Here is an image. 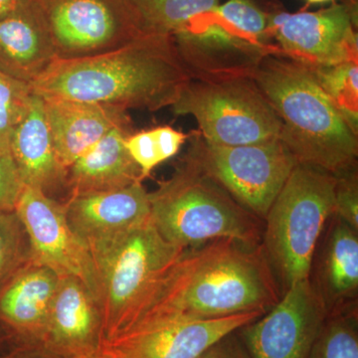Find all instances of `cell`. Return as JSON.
Masks as SVG:
<instances>
[{"mask_svg": "<svg viewBox=\"0 0 358 358\" xmlns=\"http://www.w3.org/2000/svg\"><path fill=\"white\" fill-rule=\"evenodd\" d=\"M281 296L262 245L213 240L183 252L131 329L159 320L266 313Z\"/></svg>", "mask_w": 358, "mask_h": 358, "instance_id": "cell-1", "label": "cell"}, {"mask_svg": "<svg viewBox=\"0 0 358 358\" xmlns=\"http://www.w3.org/2000/svg\"><path fill=\"white\" fill-rule=\"evenodd\" d=\"M190 80L173 36L145 33L100 55L57 59L30 87L44 98L157 112L171 107Z\"/></svg>", "mask_w": 358, "mask_h": 358, "instance_id": "cell-2", "label": "cell"}, {"mask_svg": "<svg viewBox=\"0 0 358 358\" xmlns=\"http://www.w3.org/2000/svg\"><path fill=\"white\" fill-rule=\"evenodd\" d=\"M251 78L279 117L280 140L299 164L333 174L357 166V134L307 66L268 54Z\"/></svg>", "mask_w": 358, "mask_h": 358, "instance_id": "cell-3", "label": "cell"}, {"mask_svg": "<svg viewBox=\"0 0 358 358\" xmlns=\"http://www.w3.org/2000/svg\"><path fill=\"white\" fill-rule=\"evenodd\" d=\"M148 199L150 221L174 246L193 248L217 239L262 243L264 220L238 203L189 152Z\"/></svg>", "mask_w": 358, "mask_h": 358, "instance_id": "cell-4", "label": "cell"}, {"mask_svg": "<svg viewBox=\"0 0 358 358\" xmlns=\"http://www.w3.org/2000/svg\"><path fill=\"white\" fill-rule=\"evenodd\" d=\"M89 249L106 343L134 326L186 250L166 241L150 220Z\"/></svg>", "mask_w": 358, "mask_h": 358, "instance_id": "cell-5", "label": "cell"}, {"mask_svg": "<svg viewBox=\"0 0 358 358\" xmlns=\"http://www.w3.org/2000/svg\"><path fill=\"white\" fill-rule=\"evenodd\" d=\"M334 174L298 164L264 219L262 248L281 294L308 279L315 250L334 214Z\"/></svg>", "mask_w": 358, "mask_h": 358, "instance_id": "cell-6", "label": "cell"}, {"mask_svg": "<svg viewBox=\"0 0 358 358\" xmlns=\"http://www.w3.org/2000/svg\"><path fill=\"white\" fill-rule=\"evenodd\" d=\"M192 79L251 77L268 54V14L251 0H227L171 35Z\"/></svg>", "mask_w": 358, "mask_h": 358, "instance_id": "cell-7", "label": "cell"}, {"mask_svg": "<svg viewBox=\"0 0 358 358\" xmlns=\"http://www.w3.org/2000/svg\"><path fill=\"white\" fill-rule=\"evenodd\" d=\"M171 110L196 120L204 141L246 145L280 138L282 124L251 77L192 79Z\"/></svg>", "mask_w": 358, "mask_h": 358, "instance_id": "cell-8", "label": "cell"}, {"mask_svg": "<svg viewBox=\"0 0 358 358\" xmlns=\"http://www.w3.org/2000/svg\"><path fill=\"white\" fill-rule=\"evenodd\" d=\"M188 152L238 203L262 220L299 164L280 138L229 147L208 143L199 134Z\"/></svg>", "mask_w": 358, "mask_h": 358, "instance_id": "cell-9", "label": "cell"}, {"mask_svg": "<svg viewBox=\"0 0 358 358\" xmlns=\"http://www.w3.org/2000/svg\"><path fill=\"white\" fill-rule=\"evenodd\" d=\"M61 60L92 57L145 34L131 0H31Z\"/></svg>", "mask_w": 358, "mask_h": 358, "instance_id": "cell-10", "label": "cell"}, {"mask_svg": "<svg viewBox=\"0 0 358 358\" xmlns=\"http://www.w3.org/2000/svg\"><path fill=\"white\" fill-rule=\"evenodd\" d=\"M268 31L280 54L307 67L357 60L355 14L346 3L313 13L268 15Z\"/></svg>", "mask_w": 358, "mask_h": 358, "instance_id": "cell-11", "label": "cell"}, {"mask_svg": "<svg viewBox=\"0 0 358 358\" xmlns=\"http://www.w3.org/2000/svg\"><path fill=\"white\" fill-rule=\"evenodd\" d=\"M14 210L24 226L32 262L51 268L59 277L78 278L96 298L91 252L71 228L63 202L23 185Z\"/></svg>", "mask_w": 358, "mask_h": 358, "instance_id": "cell-12", "label": "cell"}, {"mask_svg": "<svg viewBox=\"0 0 358 358\" xmlns=\"http://www.w3.org/2000/svg\"><path fill=\"white\" fill-rule=\"evenodd\" d=\"M326 317L308 278L294 284L274 307L236 333L250 358H308Z\"/></svg>", "mask_w": 358, "mask_h": 358, "instance_id": "cell-13", "label": "cell"}, {"mask_svg": "<svg viewBox=\"0 0 358 358\" xmlns=\"http://www.w3.org/2000/svg\"><path fill=\"white\" fill-rule=\"evenodd\" d=\"M263 315L252 312L208 320H154L106 343L103 350L112 358H199L219 339Z\"/></svg>", "mask_w": 358, "mask_h": 358, "instance_id": "cell-14", "label": "cell"}, {"mask_svg": "<svg viewBox=\"0 0 358 358\" xmlns=\"http://www.w3.org/2000/svg\"><path fill=\"white\" fill-rule=\"evenodd\" d=\"M105 345L102 313L95 294L78 278L60 277L44 348L62 358H87L102 352Z\"/></svg>", "mask_w": 358, "mask_h": 358, "instance_id": "cell-15", "label": "cell"}, {"mask_svg": "<svg viewBox=\"0 0 358 358\" xmlns=\"http://www.w3.org/2000/svg\"><path fill=\"white\" fill-rule=\"evenodd\" d=\"M320 237L310 281L327 315L357 310L358 231L331 216Z\"/></svg>", "mask_w": 358, "mask_h": 358, "instance_id": "cell-16", "label": "cell"}, {"mask_svg": "<svg viewBox=\"0 0 358 358\" xmlns=\"http://www.w3.org/2000/svg\"><path fill=\"white\" fill-rule=\"evenodd\" d=\"M59 280L53 270L30 260L0 288V327L14 343L43 346Z\"/></svg>", "mask_w": 358, "mask_h": 358, "instance_id": "cell-17", "label": "cell"}, {"mask_svg": "<svg viewBox=\"0 0 358 358\" xmlns=\"http://www.w3.org/2000/svg\"><path fill=\"white\" fill-rule=\"evenodd\" d=\"M66 217L87 246L150 220L148 192L141 181L113 192L68 197Z\"/></svg>", "mask_w": 358, "mask_h": 358, "instance_id": "cell-18", "label": "cell"}, {"mask_svg": "<svg viewBox=\"0 0 358 358\" xmlns=\"http://www.w3.org/2000/svg\"><path fill=\"white\" fill-rule=\"evenodd\" d=\"M10 155L22 185L55 200L59 194L67 193V171L56 155L43 98L33 92L27 110L11 136Z\"/></svg>", "mask_w": 358, "mask_h": 358, "instance_id": "cell-19", "label": "cell"}, {"mask_svg": "<svg viewBox=\"0 0 358 358\" xmlns=\"http://www.w3.org/2000/svg\"><path fill=\"white\" fill-rule=\"evenodd\" d=\"M42 98L56 155L66 171L113 129L131 124L127 110L115 106Z\"/></svg>", "mask_w": 358, "mask_h": 358, "instance_id": "cell-20", "label": "cell"}, {"mask_svg": "<svg viewBox=\"0 0 358 358\" xmlns=\"http://www.w3.org/2000/svg\"><path fill=\"white\" fill-rule=\"evenodd\" d=\"M57 59L46 25L31 0L0 20V72L31 85Z\"/></svg>", "mask_w": 358, "mask_h": 358, "instance_id": "cell-21", "label": "cell"}, {"mask_svg": "<svg viewBox=\"0 0 358 358\" xmlns=\"http://www.w3.org/2000/svg\"><path fill=\"white\" fill-rule=\"evenodd\" d=\"M131 133V124L113 129L68 167L67 199L122 189L143 181L140 167L126 148L127 138Z\"/></svg>", "mask_w": 358, "mask_h": 358, "instance_id": "cell-22", "label": "cell"}, {"mask_svg": "<svg viewBox=\"0 0 358 358\" xmlns=\"http://www.w3.org/2000/svg\"><path fill=\"white\" fill-rule=\"evenodd\" d=\"M145 33L173 35L220 0H131Z\"/></svg>", "mask_w": 358, "mask_h": 358, "instance_id": "cell-23", "label": "cell"}, {"mask_svg": "<svg viewBox=\"0 0 358 358\" xmlns=\"http://www.w3.org/2000/svg\"><path fill=\"white\" fill-rule=\"evenodd\" d=\"M317 83L331 99L345 121L357 134L358 64L357 60L339 64L308 67Z\"/></svg>", "mask_w": 358, "mask_h": 358, "instance_id": "cell-24", "label": "cell"}, {"mask_svg": "<svg viewBox=\"0 0 358 358\" xmlns=\"http://www.w3.org/2000/svg\"><path fill=\"white\" fill-rule=\"evenodd\" d=\"M187 138L188 134L171 127H159L129 134L126 148L136 166L140 167L141 180L148 178L155 167L178 154Z\"/></svg>", "mask_w": 358, "mask_h": 358, "instance_id": "cell-25", "label": "cell"}, {"mask_svg": "<svg viewBox=\"0 0 358 358\" xmlns=\"http://www.w3.org/2000/svg\"><path fill=\"white\" fill-rule=\"evenodd\" d=\"M357 310L327 315L308 358H358Z\"/></svg>", "mask_w": 358, "mask_h": 358, "instance_id": "cell-26", "label": "cell"}, {"mask_svg": "<svg viewBox=\"0 0 358 358\" xmlns=\"http://www.w3.org/2000/svg\"><path fill=\"white\" fill-rule=\"evenodd\" d=\"M30 260L29 241L17 213L0 209V288Z\"/></svg>", "mask_w": 358, "mask_h": 358, "instance_id": "cell-27", "label": "cell"}, {"mask_svg": "<svg viewBox=\"0 0 358 358\" xmlns=\"http://www.w3.org/2000/svg\"><path fill=\"white\" fill-rule=\"evenodd\" d=\"M31 95L30 85L0 72V148L9 155L11 136L24 115Z\"/></svg>", "mask_w": 358, "mask_h": 358, "instance_id": "cell-28", "label": "cell"}, {"mask_svg": "<svg viewBox=\"0 0 358 358\" xmlns=\"http://www.w3.org/2000/svg\"><path fill=\"white\" fill-rule=\"evenodd\" d=\"M334 215L358 231V180L357 166L334 174Z\"/></svg>", "mask_w": 358, "mask_h": 358, "instance_id": "cell-29", "label": "cell"}, {"mask_svg": "<svg viewBox=\"0 0 358 358\" xmlns=\"http://www.w3.org/2000/svg\"><path fill=\"white\" fill-rule=\"evenodd\" d=\"M22 186L11 155L0 148V209H14Z\"/></svg>", "mask_w": 358, "mask_h": 358, "instance_id": "cell-30", "label": "cell"}, {"mask_svg": "<svg viewBox=\"0 0 358 358\" xmlns=\"http://www.w3.org/2000/svg\"><path fill=\"white\" fill-rule=\"evenodd\" d=\"M199 358H250L246 348L236 331L223 336L210 348H207Z\"/></svg>", "mask_w": 358, "mask_h": 358, "instance_id": "cell-31", "label": "cell"}, {"mask_svg": "<svg viewBox=\"0 0 358 358\" xmlns=\"http://www.w3.org/2000/svg\"><path fill=\"white\" fill-rule=\"evenodd\" d=\"M0 358H62L49 352L42 345L13 343L3 352H0Z\"/></svg>", "mask_w": 358, "mask_h": 358, "instance_id": "cell-32", "label": "cell"}, {"mask_svg": "<svg viewBox=\"0 0 358 358\" xmlns=\"http://www.w3.org/2000/svg\"><path fill=\"white\" fill-rule=\"evenodd\" d=\"M26 0H0V20L14 13L20 8Z\"/></svg>", "mask_w": 358, "mask_h": 358, "instance_id": "cell-33", "label": "cell"}, {"mask_svg": "<svg viewBox=\"0 0 358 358\" xmlns=\"http://www.w3.org/2000/svg\"><path fill=\"white\" fill-rule=\"evenodd\" d=\"M14 341L13 338L9 336V334L0 327V352L6 350V348H8L9 346L13 345Z\"/></svg>", "mask_w": 358, "mask_h": 358, "instance_id": "cell-34", "label": "cell"}, {"mask_svg": "<svg viewBox=\"0 0 358 358\" xmlns=\"http://www.w3.org/2000/svg\"><path fill=\"white\" fill-rule=\"evenodd\" d=\"M87 358H112L108 355L105 350H103L102 352L98 353V355H94V357H87Z\"/></svg>", "mask_w": 358, "mask_h": 358, "instance_id": "cell-35", "label": "cell"}, {"mask_svg": "<svg viewBox=\"0 0 358 358\" xmlns=\"http://www.w3.org/2000/svg\"><path fill=\"white\" fill-rule=\"evenodd\" d=\"M308 3L319 4L326 3V2L333 1V0H307Z\"/></svg>", "mask_w": 358, "mask_h": 358, "instance_id": "cell-36", "label": "cell"}]
</instances>
